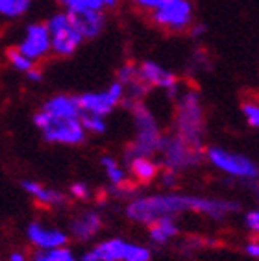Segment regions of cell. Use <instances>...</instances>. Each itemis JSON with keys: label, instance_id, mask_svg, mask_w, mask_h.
Masks as SVG:
<instances>
[{"label": "cell", "instance_id": "6da1fadb", "mask_svg": "<svg viewBox=\"0 0 259 261\" xmlns=\"http://www.w3.org/2000/svg\"><path fill=\"white\" fill-rule=\"evenodd\" d=\"M239 211V202L222 196L185 195L176 191L145 193L135 195L126 202L124 215L135 224L150 226L165 217H179L184 213H196L215 222H224Z\"/></svg>", "mask_w": 259, "mask_h": 261}, {"label": "cell", "instance_id": "7a4b0ae2", "mask_svg": "<svg viewBox=\"0 0 259 261\" xmlns=\"http://www.w3.org/2000/svg\"><path fill=\"white\" fill-rule=\"evenodd\" d=\"M172 134L191 143L193 146L204 148L205 139V110L202 95L196 87H182L174 98V119Z\"/></svg>", "mask_w": 259, "mask_h": 261}, {"label": "cell", "instance_id": "3957f363", "mask_svg": "<svg viewBox=\"0 0 259 261\" xmlns=\"http://www.w3.org/2000/svg\"><path fill=\"white\" fill-rule=\"evenodd\" d=\"M132 115L134 122V139L124 150V161L135 156H158L165 134L158 122V117L152 113L143 100H124L122 104Z\"/></svg>", "mask_w": 259, "mask_h": 261}, {"label": "cell", "instance_id": "277c9868", "mask_svg": "<svg viewBox=\"0 0 259 261\" xmlns=\"http://www.w3.org/2000/svg\"><path fill=\"white\" fill-rule=\"evenodd\" d=\"M34 126L41 132V136L50 145L61 146H78L87 139V132L80 119H65V117H54L39 110L34 113Z\"/></svg>", "mask_w": 259, "mask_h": 261}, {"label": "cell", "instance_id": "5b68a950", "mask_svg": "<svg viewBox=\"0 0 259 261\" xmlns=\"http://www.w3.org/2000/svg\"><path fill=\"white\" fill-rule=\"evenodd\" d=\"M205 161L215 171L231 180L254 184L259 178V165L252 158L241 152L229 150L220 145H211L205 148Z\"/></svg>", "mask_w": 259, "mask_h": 261}, {"label": "cell", "instance_id": "8992f818", "mask_svg": "<svg viewBox=\"0 0 259 261\" xmlns=\"http://www.w3.org/2000/svg\"><path fill=\"white\" fill-rule=\"evenodd\" d=\"M80 257L82 261H150L152 250L141 243L110 237L89 246Z\"/></svg>", "mask_w": 259, "mask_h": 261}, {"label": "cell", "instance_id": "52a82bcc", "mask_svg": "<svg viewBox=\"0 0 259 261\" xmlns=\"http://www.w3.org/2000/svg\"><path fill=\"white\" fill-rule=\"evenodd\" d=\"M158 160H160L163 169L176 171L182 174V172L196 169L205 160V148L193 146L176 134H169L163 137L161 148L158 152Z\"/></svg>", "mask_w": 259, "mask_h": 261}, {"label": "cell", "instance_id": "ba28073f", "mask_svg": "<svg viewBox=\"0 0 259 261\" xmlns=\"http://www.w3.org/2000/svg\"><path fill=\"white\" fill-rule=\"evenodd\" d=\"M52 39V56L56 58H72L85 41L82 32L78 30L74 19L65 10L52 13L45 20Z\"/></svg>", "mask_w": 259, "mask_h": 261}, {"label": "cell", "instance_id": "9c48e42d", "mask_svg": "<svg viewBox=\"0 0 259 261\" xmlns=\"http://www.w3.org/2000/svg\"><path fill=\"white\" fill-rule=\"evenodd\" d=\"M150 19L160 30L185 34L194 26V6L191 0H167L150 11Z\"/></svg>", "mask_w": 259, "mask_h": 261}, {"label": "cell", "instance_id": "30bf717a", "mask_svg": "<svg viewBox=\"0 0 259 261\" xmlns=\"http://www.w3.org/2000/svg\"><path fill=\"white\" fill-rule=\"evenodd\" d=\"M124 100H126V89L117 80L102 91H85V93L78 95V104H80L82 115L108 117L120 104H124Z\"/></svg>", "mask_w": 259, "mask_h": 261}, {"label": "cell", "instance_id": "8fae6325", "mask_svg": "<svg viewBox=\"0 0 259 261\" xmlns=\"http://www.w3.org/2000/svg\"><path fill=\"white\" fill-rule=\"evenodd\" d=\"M13 46H17L22 54H26L35 63L46 60L52 54V39H50L46 22L34 20V22L24 24L19 39H17V43Z\"/></svg>", "mask_w": 259, "mask_h": 261}, {"label": "cell", "instance_id": "7c38bea8", "mask_svg": "<svg viewBox=\"0 0 259 261\" xmlns=\"http://www.w3.org/2000/svg\"><path fill=\"white\" fill-rule=\"evenodd\" d=\"M139 78L148 89L163 91L170 100H174L176 96H178V93L182 91V87H184L179 84V78L172 70L167 69L165 65H161V63H158V61H154V60L141 61Z\"/></svg>", "mask_w": 259, "mask_h": 261}, {"label": "cell", "instance_id": "4fadbf2b", "mask_svg": "<svg viewBox=\"0 0 259 261\" xmlns=\"http://www.w3.org/2000/svg\"><path fill=\"white\" fill-rule=\"evenodd\" d=\"M24 237L34 250H52V248L67 246L70 239L67 230H61L54 224H46L39 219L30 221L26 224Z\"/></svg>", "mask_w": 259, "mask_h": 261}, {"label": "cell", "instance_id": "5bb4252c", "mask_svg": "<svg viewBox=\"0 0 259 261\" xmlns=\"http://www.w3.org/2000/svg\"><path fill=\"white\" fill-rule=\"evenodd\" d=\"M102 228H104V219L100 215V211L84 210L70 217L67 231H69L70 239H74L78 243H87L93 241L102 231Z\"/></svg>", "mask_w": 259, "mask_h": 261}, {"label": "cell", "instance_id": "9a60e30c", "mask_svg": "<svg viewBox=\"0 0 259 261\" xmlns=\"http://www.w3.org/2000/svg\"><path fill=\"white\" fill-rule=\"evenodd\" d=\"M20 189L34 204L45 210H60L67 204L69 195L56 187L41 184L37 180H20Z\"/></svg>", "mask_w": 259, "mask_h": 261}, {"label": "cell", "instance_id": "2e32d148", "mask_svg": "<svg viewBox=\"0 0 259 261\" xmlns=\"http://www.w3.org/2000/svg\"><path fill=\"white\" fill-rule=\"evenodd\" d=\"M126 167L130 171V178L139 186L154 184L156 180H160V174L163 171L160 160H156L154 156H135L132 160H126Z\"/></svg>", "mask_w": 259, "mask_h": 261}, {"label": "cell", "instance_id": "e0dca14e", "mask_svg": "<svg viewBox=\"0 0 259 261\" xmlns=\"http://www.w3.org/2000/svg\"><path fill=\"white\" fill-rule=\"evenodd\" d=\"M41 110L54 117H65V119H80L82 110L78 104V95H69V93H56L48 96Z\"/></svg>", "mask_w": 259, "mask_h": 261}, {"label": "cell", "instance_id": "ac0fdd59", "mask_svg": "<svg viewBox=\"0 0 259 261\" xmlns=\"http://www.w3.org/2000/svg\"><path fill=\"white\" fill-rule=\"evenodd\" d=\"M146 228H148V241L154 246H165L176 241L179 237V231H182L174 217H165V219H160Z\"/></svg>", "mask_w": 259, "mask_h": 261}, {"label": "cell", "instance_id": "d6986e66", "mask_svg": "<svg viewBox=\"0 0 259 261\" xmlns=\"http://www.w3.org/2000/svg\"><path fill=\"white\" fill-rule=\"evenodd\" d=\"M78 30L85 39H95L106 28V11H85L72 15Z\"/></svg>", "mask_w": 259, "mask_h": 261}, {"label": "cell", "instance_id": "ffe728a7", "mask_svg": "<svg viewBox=\"0 0 259 261\" xmlns=\"http://www.w3.org/2000/svg\"><path fill=\"white\" fill-rule=\"evenodd\" d=\"M100 167H102V172H104L106 180L110 181V186L113 187V189L132 184V181H130L128 167L120 165V161L115 156H111V154L100 156Z\"/></svg>", "mask_w": 259, "mask_h": 261}, {"label": "cell", "instance_id": "44dd1931", "mask_svg": "<svg viewBox=\"0 0 259 261\" xmlns=\"http://www.w3.org/2000/svg\"><path fill=\"white\" fill-rule=\"evenodd\" d=\"M70 15L85 13V11H108L117 8L119 0H56Z\"/></svg>", "mask_w": 259, "mask_h": 261}, {"label": "cell", "instance_id": "7402d4cb", "mask_svg": "<svg viewBox=\"0 0 259 261\" xmlns=\"http://www.w3.org/2000/svg\"><path fill=\"white\" fill-rule=\"evenodd\" d=\"M34 0H0V15L6 20H19L32 10Z\"/></svg>", "mask_w": 259, "mask_h": 261}, {"label": "cell", "instance_id": "603a6c76", "mask_svg": "<svg viewBox=\"0 0 259 261\" xmlns=\"http://www.w3.org/2000/svg\"><path fill=\"white\" fill-rule=\"evenodd\" d=\"M6 61H8V65L15 70V72L24 74V76L37 67V63L32 61L26 54H22L17 46H8V48H6Z\"/></svg>", "mask_w": 259, "mask_h": 261}, {"label": "cell", "instance_id": "cb8c5ba5", "mask_svg": "<svg viewBox=\"0 0 259 261\" xmlns=\"http://www.w3.org/2000/svg\"><path fill=\"white\" fill-rule=\"evenodd\" d=\"M34 261H82L69 246H60V248H52V250H34L32 254Z\"/></svg>", "mask_w": 259, "mask_h": 261}, {"label": "cell", "instance_id": "d4e9b609", "mask_svg": "<svg viewBox=\"0 0 259 261\" xmlns=\"http://www.w3.org/2000/svg\"><path fill=\"white\" fill-rule=\"evenodd\" d=\"M241 113L252 130L259 132V98H248L241 104Z\"/></svg>", "mask_w": 259, "mask_h": 261}, {"label": "cell", "instance_id": "484cf974", "mask_svg": "<svg viewBox=\"0 0 259 261\" xmlns=\"http://www.w3.org/2000/svg\"><path fill=\"white\" fill-rule=\"evenodd\" d=\"M82 122H84V128L89 136H104L106 130H108V121H106V117L82 115Z\"/></svg>", "mask_w": 259, "mask_h": 261}, {"label": "cell", "instance_id": "4316f807", "mask_svg": "<svg viewBox=\"0 0 259 261\" xmlns=\"http://www.w3.org/2000/svg\"><path fill=\"white\" fill-rule=\"evenodd\" d=\"M67 195L76 202H89L93 198V189L85 181H72L67 189Z\"/></svg>", "mask_w": 259, "mask_h": 261}, {"label": "cell", "instance_id": "83f0119b", "mask_svg": "<svg viewBox=\"0 0 259 261\" xmlns=\"http://www.w3.org/2000/svg\"><path fill=\"white\" fill-rule=\"evenodd\" d=\"M191 70L194 72H208L211 69V61L204 50H194L191 54Z\"/></svg>", "mask_w": 259, "mask_h": 261}, {"label": "cell", "instance_id": "f1b7e54d", "mask_svg": "<svg viewBox=\"0 0 259 261\" xmlns=\"http://www.w3.org/2000/svg\"><path fill=\"white\" fill-rule=\"evenodd\" d=\"M243 224L252 236L259 237V207H254V210H250L244 213Z\"/></svg>", "mask_w": 259, "mask_h": 261}, {"label": "cell", "instance_id": "f546056e", "mask_svg": "<svg viewBox=\"0 0 259 261\" xmlns=\"http://www.w3.org/2000/svg\"><path fill=\"white\" fill-rule=\"evenodd\" d=\"M160 184L165 191H174L179 184V172L169 171V169H163L160 174Z\"/></svg>", "mask_w": 259, "mask_h": 261}, {"label": "cell", "instance_id": "4dcf8cb0", "mask_svg": "<svg viewBox=\"0 0 259 261\" xmlns=\"http://www.w3.org/2000/svg\"><path fill=\"white\" fill-rule=\"evenodd\" d=\"M210 245H211V241H208V239H204V237L189 236V237H185L179 246H182V248H185V250H200V248L210 246Z\"/></svg>", "mask_w": 259, "mask_h": 261}, {"label": "cell", "instance_id": "1f68e13d", "mask_svg": "<svg viewBox=\"0 0 259 261\" xmlns=\"http://www.w3.org/2000/svg\"><path fill=\"white\" fill-rule=\"evenodd\" d=\"M163 2H167V0H135V4H137V8L143 11H154L156 8H160Z\"/></svg>", "mask_w": 259, "mask_h": 261}, {"label": "cell", "instance_id": "d6a6232c", "mask_svg": "<svg viewBox=\"0 0 259 261\" xmlns=\"http://www.w3.org/2000/svg\"><path fill=\"white\" fill-rule=\"evenodd\" d=\"M244 252H246V256L254 257V259H259V237L250 239V241L244 245Z\"/></svg>", "mask_w": 259, "mask_h": 261}, {"label": "cell", "instance_id": "836d02e7", "mask_svg": "<svg viewBox=\"0 0 259 261\" xmlns=\"http://www.w3.org/2000/svg\"><path fill=\"white\" fill-rule=\"evenodd\" d=\"M6 261H34V259H32V256H26L22 250H11L6 256Z\"/></svg>", "mask_w": 259, "mask_h": 261}, {"label": "cell", "instance_id": "e575fe53", "mask_svg": "<svg viewBox=\"0 0 259 261\" xmlns=\"http://www.w3.org/2000/svg\"><path fill=\"white\" fill-rule=\"evenodd\" d=\"M26 78H28V82H32V84H39V82L43 80V70H41L39 67H35L34 70H30V72L26 74Z\"/></svg>", "mask_w": 259, "mask_h": 261}, {"label": "cell", "instance_id": "d590c367", "mask_svg": "<svg viewBox=\"0 0 259 261\" xmlns=\"http://www.w3.org/2000/svg\"><path fill=\"white\" fill-rule=\"evenodd\" d=\"M204 34H205V26H204V24H194L193 28L189 30V35L193 37L194 41L200 39V37H202Z\"/></svg>", "mask_w": 259, "mask_h": 261}, {"label": "cell", "instance_id": "8d00e7d4", "mask_svg": "<svg viewBox=\"0 0 259 261\" xmlns=\"http://www.w3.org/2000/svg\"><path fill=\"white\" fill-rule=\"evenodd\" d=\"M250 187L254 189V193H255V198H257V202H259V178L254 181V184H250Z\"/></svg>", "mask_w": 259, "mask_h": 261}]
</instances>
